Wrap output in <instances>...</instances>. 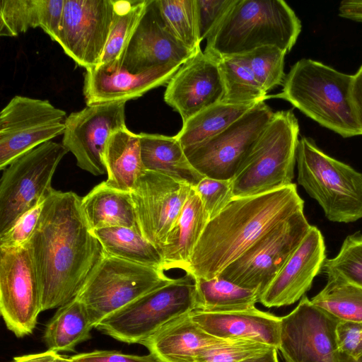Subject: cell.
I'll return each mask as SVG.
<instances>
[{"label": "cell", "instance_id": "obj_39", "mask_svg": "<svg viewBox=\"0 0 362 362\" xmlns=\"http://www.w3.org/2000/svg\"><path fill=\"white\" fill-rule=\"evenodd\" d=\"M272 348L274 346L251 340H224L202 349L194 362H240L264 354Z\"/></svg>", "mask_w": 362, "mask_h": 362}, {"label": "cell", "instance_id": "obj_19", "mask_svg": "<svg viewBox=\"0 0 362 362\" xmlns=\"http://www.w3.org/2000/svg\"><path fill=\"white\" fill-rule=\"evenodd\" d=\"M167 84L164 100L180 115L182 123L221 102L224 95L218 59L202 49L183 64Z\"/></svg>", "mask_w": 362, "mask_h": 362}, {"label": "cell", "instance_id": "obj_20", "mask_svg": "<svg viewBox=\"0 0 362 362\" xmlns=\"http://www.w3.org/2000/svg\"><path fill=\"white\" fill-rule=\"evenodd\" d=\"M181 66L166 64L134 73L115 60L86 70L83 93L86 105L126 103L168 83Z\"/></svg>", "mask_w": 362, "mask_h": 362}, {"label": "cell", "instance_id": "obj_34", "mask_svg": "<svg viewBox=\"0 0 362 362\" xmlns=\"http://www.w3.org/2000/svg\"><path fill=\"white\" fill-rule=\"evenodd\" d=\"M148 0L114 1V16L101 64L118 59L147 6ZM99 64V65H100Z\"/></svg>", "mask_w": 362, "mask_h": 362}, {"label": "cell", "instance_id": "obj_5", "mask_svg": "<svg viewBox=\"0 0 362 362\" xmlns=\"http://www.w3.org/2000/svg\"><path fill=\"white\" fill-rule=\"evenodd\" d=\"M298 183L332 222L349 223L362 218V173L326 154L308 137H302L296 153Z\"/></svg>", "mask_w": 362, "mask_h": 362}, {"label": "cell", "instance_id": "obj_24", "mask_svg": "<svg viewBox=\"0 0 362 362\" xmlns=\"http://www.w3.org/2000/svg\"><path fill=\"white\" fill-rule=\"evenodd\" d=\"M209 221L199 196L192 187L180 216L160 249L164 272L173 269L185 271Z\"/></svg>", "mask_w": 362, "mask_h": 362}, {"label": "cell", "instance_id": "obj_7", "mask_svg": "<svg viewBox=\"0 0 362 362\" xmlns=\"http://www.w3.org/2000/svg\"><path fill=\"white\" fill-rule=\"evenodd\" d=\"M195 306L194 279L186 274L108 315L94 328L117 341L141 344Z\"/></svg>", "mask_w": 362, "mask_h": 362}, {"label": "cell", "instance_id": "obj_41", "mask_svg": "<svg viewBox=\"0 0 362 362\" xmlns=\"http://www.w3.org/2000/svg\"><path fill=\"white\" fill-rule=\"evenodd\" d=\"M44 202L25 213L0 235V247H17L28 242L37 225Z\"/></svg>", "mask_w": 362, "mask_h": 362}, {"label": "cell", "instance_id": "obj_50", "mask_svg": "<svg viewBox=\"0 0 362 362\" xmlns=\"http://www.w3.org/2000/svg\"><path fill=\"white\" fill-rule=\"evenodd\" d=\"M341 362H362V356L357 359L350 358L341 354Z\"/></svg>", "mask_w": 362, "mask_h": 362}, {"label": "cell", "instance_id": "obj_35", "mask_svg": "<svg viewBox=\"0 0 362 362\" xmlns=\"http://www.w3.org/2000/svg\"><path fill=\"white\" fill-rule=\"evenodd\" d=\"M160 13L175 37L194 53L201 49L195 0H156Z\"/></svg>", "mask_w": 362, "mask_h": 362}, {"label": "cell", "instance_id": "obj_2", "mask_svg": "<svg viewBox=\"0 0 362 362\" xmlns=\"http://www.w3.org/2000/svg\"><path fill=\"white\" fill-rule=\"evenodd\" d=\"M303 208L304 202L294 183L233 199L209 221L185 273L194 279L218 276L267 231Z\"/></svg>", "mask_w": 362, "mask_h": 362}, {"label": "cell", "instance_id": "obj_22", "mask_svg": "<svg viewBox=\"0 0 362 362\" xmlns=\"http://www.w3.org/2000/svg\"><path fill=\"white\" fill-rule=\"evenodd\" d=\"M189 315L204 331L216 338L255 341L279 349L281 317L255 307L223 313L194 310Z\"/></svg>", "mask_w": 362, "mask_h": 362}, {"label": "cell", "instance_id": "obj_49", "mask_svg": "<svg viewBox=\"0 0 362 362\" xmlns=\"http://www.w3.org/2000/svg\"><path fill=\"white\" fill-rule=\"evenodd\" d=\"M278 349L275 347L261 355L244 360L240 362H279Z\"/></svg>", "mask_w": 362, "mask_h": 362}, {"label": "cell", "instance_id": "obj_42", "mask_svg": "<svg viewBox=\"0 0 362 362\" xmlns=\"http://www.w3.org/2000/svg\"><path fill=\"white\" fill-rule=\"evenodd\" d=\"M235 0H195L200 40L207 39Z\"/></svg>", "mask_w": 362, "mask_h": 362}, {"label": "cell", "instance_id": "obj_37", "mask_svg": "<svg viewBox=\"0 0 362 362\" xmlns=\"http://www.w3.org/2000/svg\"><path fill=\"white\" fill-rule=\"evenodd\" d=\"M322 272L325 274L339 275L362 286V233L348 235L338 254L325 259Z\"/></svg>", "mask_w": 362, "mask_h": 362}, {"label": "cell", "instance_id": "obj_33", "mask_svg": "<svg viewBox=\"0 0 362 362\" xmlns=\"http://www.w3.org/2000/svg\"><path fill=\"white\" fill-rule=\"evenodd\" d=\"M218 59L224 84V95L221 101L245 104L270 98V95H267L261 88L240 55L224 57Z\"/></svg>", "mask_w": 362, "mask_h": 362}, {"label": "cell", "instance_id": "obj_12", "mask_svg": "<svg viewBox=\"0 0 362 362\" xmlns=\"http://www.w3.org/2000/svg\"><path fill=\"white\" fill-rule=\"evenodd\" d=\"M66 112L47 100L16 95L0 114V169L65 130Z\"/></svg>", "mask_w": 362, "mask_h": 362}, {"label": "cell", "instance_id": "obj_10", "mask_svg": "<svg viewBox=\"0 0 362 362\" xmlns=\"http://www.w3.org/2000/svg\"><path fill=\"white\" fill-rule=\"evenodd\" d=\"M310 226L303 211L295 213L267 231L218 276L257 291L260 298Z\"/></svg>", "mask_w": 362, "mask_h": 362}, {"label": "cell", "instance_id": "obj_29", "mask_svg": "<svg viewBox=\"0 0 362 362\" xmlns=\"http://www.w3.org/2000/svg\"><path fill=\"white\" fill-rule=\"evenodd\" d=\"M93 232L106 255L163 269L159 250L141 235L139 228L113 226Z\"/></svg>", "mask_w": 362, "mask_h": 362}, {"label": "cell", "instance_id": "obj_47", "mask_svg": "<svg viewBox=\"0 0 362 362\" xmlns=\"http://www.w3.org/2000/svg\"><path fill=\"white\" fill-rule=\"evenodd\" d=\"M339 11L343 18L362 22V0H344Z\"/></svg>", "mask_w": 362, "mask_h": 362}, {"label": "cell", "instance_id": "obj_18", "mask_svg": "<svg viewBox=\"0 0 362 362\" xmlns=\"http://www.w3.org/2000/svg\"><path fill=\"white\" fill-rule=\"evenodd\" d=\"M195 54L169 29L156 0H148L140 21L121 57L116 60L136 73L166 64L182 65Z\"/></svg>", "mask_w": 362, "mask_h": 362}, {"label": "cell", "instance_id": "obj_51", "mask_svg": "<svg viewBox=\"0 0 362 362\" xmlns=\"http://www.w3.org/2000/svg\"><path fill=\"white\" fill-rule=\"evenodd\" d=\"M57 362H74L71 357L59 355Z\"/></svg>", "mask_w": 362, "mask_h": 362}, {"label": "cell", "instance_id": "obj_30", "mask_svg": "<svg viewBox=\"0 0 362 362\" xmlns=\"http://www.w3.org/2000/svg\"><path fill=\"white\" fill-rule=\"evenodd\" d=\"M258 103L233 104L221 101L182 123V129L175 136L183 148L197 145L221 132Z\"/></svg>", "mask_w": 362, "mask_h": 362}, {"label": "cell", "instance_id": "obj_36", "mask_svg": "<svg viewBox=\"0 0 362 362\" xmlns=\"http://www.w3.org/2000/svg\"><path fill=\"white\" fill-rule=\"evenodd\" d=\"M286 53L276 46H263L240 56L247 64L261 88L267 93L284 83Z\"/></svg>", "mask_w": 362, "mask_h": 362}, {"label": "cell", "instance_id": "obj_38", "mask_svg": "<svg viewBox=\"0 0 362 362\" xmlns=\"http://www.w3.org/2000/svg\"><path fill=\"white\" fill-rule=\"evenodd\" d=\"M39 27L38 0H1L0 35L15 37Z\"/></svg>", "mask_w": 362, "mask_h": 362}, {"label": "cell", "instance_id": "obj_40", "mask_svg": "<svg viewBox=\"0 0 362 362\" xmlns=\"http://www.w3.org/2000/svg\"><path fill=\"white\" fill-rule=\"evenodd\" d=\"M192 188L199 196L209 220L218 214L233 199L232 180L204 177Z\"/></svg>", "mask_w": 362, "mask_h": 362}, {"label": "cell", "instance_id": "obj_13", "mask_svg": "<svg viewBox=\"0 0 362 362\" xmlns=\"http://www.w3.org/2000/svg\"><path fill=\"white\" fill-rule=\"evenodd\" d=\"M0 312L17 337L32 334L42 312L38 277L25 245L0 247Z\"/></svg>", "mask_w": 362, "mask_h": 362}, {"label": "cell", "instance_id": "obj_16", "mask_svg": "<svg viewBox=\"0 0 362 362\" xmlns=\"http://www.w3.org/2000/svg\"><path fill=\"white\" fill-rule=\"evenodd\" d=\"M192 186L169 175L145 170L131 192L138 228L160 251L181 214Z\"/></svg>", "mask_w": 362, "mask_h": 362}, {"label": "cell", "instance_id": "obj_52", "mask_svg": "<svg viewBox=\"0 0 362 362\" xmlns=\"http://www.w3.org/2000/svg\"><path fill=\"white\" fill-rule=\"evenodd\" d=\"M13 362H14V361H13Z\"/></svg>", "mask_w": 362, "mask_h": 362}, {"label": "cell", "instance_id": "obj_15", "mask_svg": "<svg viewBox=\"0 0 362 362\" xmlns=\"http://www.w3.org/2000/svg\"><path fill=\"white\" fill-rule=\"evenodd\" d=\"M114 16L112 0H64L57 42L86 70L102 61Z\"/></svg>", "mask_w": 362, "mask_h": 362}, {"label": "cell", "instance_id": "obj_17", "mask_svg": "<svg viewBox=\"0 0 362 362\" xmlns=\"http://www.w3.org/2000/svg\"><path fill=\"white\" fill-rule=\"evenodd\" d=\"M125 104L86 105L66 117L62 144L81 169L95 176L106 173L105 148L112 133L126 127Z\"/></svg>", "mask_w": 362, "mask_h": 362}, {"label": "cell", "instance_id": "obj_43", "mask_svg": "<svg viewBox=\"0 0 362 362\" xmlns=\"http://www.w3.org/2000/svg\"><path fill=\"white\" fill-rule=\"evenodd\" d=\"M337 337L341 354L354 359L362 356V321H339Z\"/></svg>", "mask_w": 362, "mask_h": 362}, {"label": "cell", "instance_id": "obj_4", "mask_svg": "<svg viewBox=\"0 0 362 362\" xmlns=\"http://www.w3.org/2000/svg\"><path fill=\"white\" fill-rule=\"evenodd\" d=\"M352 81L351 75L317 61L302 59L285 76L281 92L270 98L287 100L342 137L361 135L352 103Z\"/></svg>", "mask_w": 362, "mask_h": 362}, {"label": "cell", "instance_id": "obj_1", "mask_svg": "<svg viewBox=\"0 0 362 362\" xmlns=\"http://www.w3.org/2000/svg\"><path fill=\"white\" fill-rule=\"evenodd\" d=\"M81 198L71 191L54 189L25 244L38 277L42 312L76 298L105 255L83 214Z\"/></svg>", "mask_w": 362, "mask_h": 362}, {"label": "cell", "instance_id": "obj_44", "mask_svg": "<svg viewBox=\"0 0 362 362\" xmlns=\"http://www.w3.org/2000/svg\"><path fill=\"white\" fill-rule=\"evenodd\" d=\"M64 6V0H38L39 27L57 42Z\"/></svg>", "mask_w": 362, "mask_h": 362}, {"label": "cell", "instance_id": "obj_45", "mask_svg": "<svg viewBox=\"0 0 362 362\" xmlns=\"http://www.w3.org/2000/svg\"><path fill=\"white\" fill-rule=\"evenodd\" d=\"M74 362H163L155 355H132L112 350H95L71 356Z\"/></svg>", "mask_w": 362, "mask_h": 362}, {"label": "cell", "instance_id": "obj_32", "mask_svg": "<svg viewBox=\"0 0 362 362\" xmlns=\"http://www.w3.org/2000/svg\"><path fill=\"white\" fill-rule=\"evenodd\" d=\"M324 288L310 301L340 321H362V286L327 274Z\"/></svg>", "mask_w": 362, "mask_h": 362}, {"label": "cell", "instance_id": "obj_23", "mask_svg": "<svg viewBox=\"0 0 362 362\" xmlns=\"http://www.w3.org/2000/svg\"><path fill=\"white\" fill-rule=\"evenodd\" d=\"M189 313L166 324L141 344L163 362H194L202 349L225 340L204 331Z\"/></svg>", "mask_w": 362, "mask_h": 362}, {"label": "cell", "instance_id": "obj_14", "mask_svg": "<svg viewBox=\"0 0 362 362\" xmlns=\"http://www.w3.org/2000/svg\"><path fill=\"white\" fill-rule=\"evenodd\" d=\"M340 320L315 305L305 295L281 317L278 350L285 362H341L337 337Z\"/></svg>", "mask_w": 362, "mask_h": 362}, {"label": "cell", "instance_id": "obj_11", "mask_svg": "<svg viewBox=\"0 0 362 362\" xmlns=\"http://www.w3.org/2000/svg\"><path fill=\"white\" fill-rule=\"evenodd\" d=\"M274 112L258 103L214 136L184 148L192 167L204 177L233 180L270 123Z\"/></svg>", "mask_w": 362, "mask_h": 362}, {"label": "cell", "instance_id": "obj_9", "mask_svg": "<svg viewBox=\"0 0 362 362\" xmlns=\"http://www.w3.org/2000/svg\"><path fill=\"white\" fill-rule=\"evenodd\" d=\"M68 152L62 144L49 141L21 155L3 170L0 235L25 213L43 203L54 191V173Z\"/></svg>", "mask_w": 362, "mask_h": 362}, {"label": "cell", "instance_id": "obj_6", "mask_svg": "<svg viewBox=\"0 0 362 362\" xmlns=\"http://www.w3.org/2000/svg\"><path fill=\"white\" fill-rule=\"evenodd\" d=\"M298 134V119L292 110L275 112L232 180L233 199L269 192L292 184Z\"/></svg>", "mask_w": 362, "mask_h": 362}, {"label": "cell", "instance_id": "obj_48", "mask_svg": "<svg viewBox=\"0 0 362 362\" xmlns=\"http://www.w3.org/2000/svg\"><path fill=\"white\" fill-rule=\"evenodd\" d=\"M59 354L52 350L46 351L27 354L20 356H16L13 358L14 362H57Z\"/></svg>", "mask_w": 362, "mask_h": 362}, {"label": "cell", "instance_id": "obj_31", "mask_svg": "<svg viewBox=\"0 0 362 362\" xmlns=\"http://www.w3.org/2000/svg\"><path fill=\"white\" fill-rule=\"evenodd\" d=\"M194 310L223 313L247 310L255 307L259 295L254 290L240 286L216 276L210 279H194Z\"/></svg>", "mask_w": 362, "mask_h": 362}, {"label": "cell", "instance_id": "obj_3", "mask_svg": "<svg viewBox=\"0 0 362 362\" xmlns=\"http://www.w3.org/2000/svg\"><path fill=\"white\" fill-rule=\"evenodd\" d=\"M300 31V21L284 1L235 0L206 39L204 52L217 59L263 46L288 52Z\"/></svg>", "mask_w": 362, "mask_h": 362}, {"label": "cell", "instance_id": "obj_27", "mask_svg": "<svg viewBox=\"0 0 362 362\" xmlns=\"http://www.w3.org/2000/svg\"><path fill=\"white\" fill-rule=\"evenodd\" d=\"M81 208L92 230L113 226L139 228L131 192L112 188L105 181L81 198Z\"/></svg>", "mask_w": 362, "mask_h": 362}, {"label": "cell", "instance_id": "obj_26", "mask_svg": "<svg viewBox=\"0 0 362 362\" xmlns=\"http://www.w3.org/2000/svg\"><path fill=\"white\" fill-rule=\"evenodd\" d=\"M141 156L145 170L160 173L192 187L204 177L187 160L175 136L139 133Z\"/></svg>", "mask_w": 362, "mask_h": 362}, {"label": "cell", "instance_id": "obj_21", "mask_svg": "<svg viewBox=\"0 0 362 362\" xmlns=\"http://www.w3.org/2000/svg\"><path fill=\"white\" fill-rule=\"evenodd\" d=\"M325 259L324 237L316 226H311L259 302L267 308H279L300 300L322 271Z\"/></svg>", "mask_w": 362, "mask_h": 362}, {"label": "cell", "instance_id": "obj_25", "mask_svg": "<svg viewBox=\"0 0 362 362\" xmlns=\"http://www.w3.org/2000/svg\"><path fill=\"white\" fill-rule=\"evenodd\" d=\"M103 160L107 185L131 192L136 180L145 171L139 134L131 132L127 127L112 133L106 144Z\"/></svg>", "mask_w": 362, "mask_h": 362}, {"label": "cell", "instance_id": "obj_28", "mask_svg": "<svg viewBox=\"0 0 362 362\" xmlns=\"http://www.w3.org/2000/svg\"><path fill=\"white\" fill-rule=\"evenodd\" d=\"M93 328L86 308L74 298L58 308L45 327L43 339L49 350L72 352L78 344L91 337Z\"/></svg>", "mask_w": 362, "mask_h": 362}, {"label": "cell", "instance_id": "obj_8", "mask_svg": "<svg viewBox=\"0 0 362 362\" xmlns=\"http://www.w3.org/2000/svg\"><path fill=\"white\" fill-rule=\"evenodd\" d=\"M174 279L163 269L105 254L76 298L95 327L102 320Z\"/></svg>", "mask_w": 362, "mask_h": 362}, {"label": "cell", "instance_id": "obj_46", "mask_svg": "<svg viewBox=\"0 0 362 362\" xmlns=\"http://www.w3.org/2000/svg\"><path fill=\"white\" fill-rule=\"evenodd\" d=\"M351 98L356 117L362 134V66L353 75Z\"/></svg>", "mask_w": 362, "mask_h": 362}]
</instances>
